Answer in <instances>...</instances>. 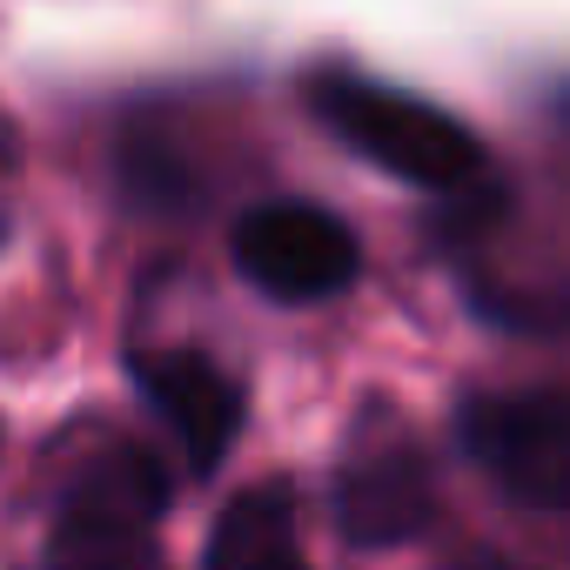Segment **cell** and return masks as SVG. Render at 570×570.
<instances>
[{"mask_svg": "<svg viewBox=\"0 0 570 570\" xmlns=\"http://www.w3.org/2000/svg\"><path fill=\"white\" fill-rule=\"evenodd\" d=\"M128 370H135L141 396L161 410V423L181 436L188 463L202 476L222 470V456L235 450V430H242V390H235V376H222L202 350H141Z\"/></svg>", "mask_w": 570, "mask_h": 570, "instance_id": "5", "label": "cell"}, {"mask_svg": "<svg viewBox=\"0 0 570 570\" xmlns=\"http://www.w3.org/2000/svg\"><path fill=\"white\" fill-rule=\"evenodd\" d=\"M202 570H309L289 490H248V497H235L215 517V530H208Z\"/></svg>", "mask_w": 570, "mask_h": 570, "instance_id": "6", "label": "cell"}, {"mask_svg": "<svg viewBox=\"0 0 570 570\" xmlns=\"http://www.w3.org/2000/svg\"><path fill=\"white\" fill-rule=\"evenodd\" d=\"M436 517V483L416 436L396 416H363L336 463V523L356 550H390L423 537Z\"/></svg>", "mask_w": 570, "mask_h": 570, "instance_id": "3", "label": "cell"}, {"mask_svg": "<svg viewBox=\"0 0 570 570\" xmlns=\"http://www.w3.org/2000/svg\"><path fill=\"white\" fill-rule=\"evenodd\" d=\"M463 570H517V563H503V557H470Z\"/></svg>", "mask_w": 570, "mask_h": 570, "instance_id": "10", "label": "cell"}, {"mask_svg": "<svg viewBox=\"0 0 570 570\" xmlns=\"http://www.w3.org/2000/svg\"><path fill=\"white\" fill-rule=\"evenodd\" d=\"M68 503H95V510H115V517H135V523H155L168 510V476L148 450L135 443H115L101 450L88 470H75V497Z\"/></svg>", "mask_w": 570, "mask_h": 570, "instance_id": "8", "label": "cell"}, {"mask_svg": "<svg viewBox=\"0 0 570 570\" xmlns=\"http://www.w3.org/2000/svg\"><path fill=\"white\" fill-rule=\"evenodd\" d=\"M121 188H128V202H141V208H195L202 202V181L188 175V161L168 148V141H155V135H128L121 141Z\"/></svg>", "mask_w": 570, "mask_h": 570, "instance_id": "9", "label": "cell"}, {"mask_svg": "<svg viewBox=\"0 0 570 570\" xmlns=\"http://www.w3.org/2000/svg\"><path fill=\"white\" fill-rule=\"evenodd\" d=\"M0 242H8V222H0Z\"/></svg>", "mask_w": 570, "mask_h": 570, "instance_id": "12", "label": "cell"}, {"mask_svg": "<svg viewBox=\"0 0 570 570\" xmlns=\"http://www.w3.org/2000/svg\"><path fill=\"white\" fill-rule=\"evenodd\" d=\"M235 268L275 303H323L356 282V235L316 202H262L235 222Z\"/></svg>", "mask_w": 570, "mask_h": 570, "instance_id": "4", "label": "cell"}, {"mask_svg": "<svg viewBox=\"0 0 570 570\" xmlns=\"http://www.w3.org/2000/svg\"><path fill=\"white\" fill-rule=\"evenodd\" d=\"M563 121H570V95H563Z\"/></svg>", "mask_w": 570, "mask_h": 570, "instance_id": "11", "label": "cell"}, {"mask_svg": "<svg viewBox=\"0 0 570 570\" xmlns=\"http://www.w3.org/2000/svg\"><path fill=\"white\" fill-rule=\"evenodd\" d=\"M309 101H316L330 135H343L363 161H376L416 188H470L483 175L476 135L403 88H383L363 75H330L309 88Z\"/></svg>", "mask_w": 570, "mask_h": 570, "instance_id": "1", "label": "cell"}, {"mask_svg": "<svg viewBox=\"0 0 570 570\" xmlns=\"http://www.w3.org/2000/svg\"><path fill=\"white\" fill-rule=\"evenodd\" d=\"M463 450L490 483L523 510H570V396L530 390V396H470Z\"/></svg>", "mask_w": 570, "mask_h": 570, "instance_id": "2", "label": "cell"}, {"mask_svg": "<svg viewBox=\"0 0 570 570\" xmlns=\"http://www.w3.org/2000/svg\"><path fill=\"white\" fill-rule=\"evenodd\" d=\"M41 570H161V550L148 523L95 510V503H68L41 550Z\"/></svg>", "mask_w": 570, "mask_h": 570, "instance_id": "7", "label": "cell"}]
</instances>
